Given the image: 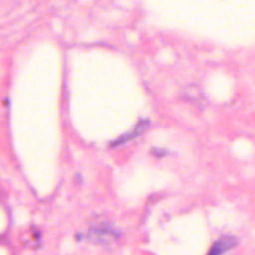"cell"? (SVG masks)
Returning a JSON list of instances; mask_svg holds the SVG:
<instances>
[{"mask_svg":"<svg viewBox=\"0 0 255 255\" xmlns=\"http://www.w3.org/2000/svg\"><path fill=\"white\" fill-rule=\"evenodd\" d=\"M237 243V240L233 236H222L220 237L209 250V254L211 255H219L227 252L229 249L233 248Z\"/></svg>","mask_w":255,"mask_h":255,"instance_id":"1","label":"cell"},{"mask_svg":"<svg viewBox=\"0 0 255 255\" xmlns=\"http://www.w3.org/2000/svg\"><path fill=\"white\" fill-rule=\"evenodd\" d=\"M148 125H149V122H148L147 120H142V121H140V122L137 124V126H136L131 131L127 132V133L121 135V137H119L118 139H116V140H114L113 142H111V145H112V146L120 145V144L125 143V142L128 141V140H130V139H132V138L138 136V135L147 128Z\"/></svg>","mask_w":255,"mask_h":255,"instance_id":"2","label":"cell"},{"mask_svg":"<svg viewBox=\"0 0 255 255\" xmlns=\"http://www.w3.org/2000/svg\"><path fill=\"white\" fill-rule=\"evenodd\" d=\"M152 153L155 155V156H163L164 154H166V150L164 149H159V148H154L152 149Z\"/></svg>","mask_w":255,"mask_h":255,"instance_id":"3","label":"cell"}]
</instances>
